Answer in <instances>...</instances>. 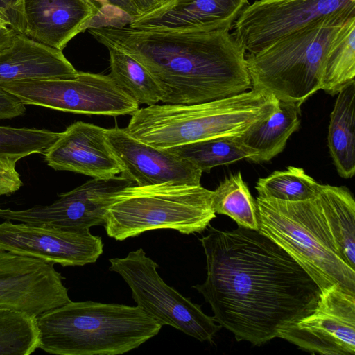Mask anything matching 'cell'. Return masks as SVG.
<instances>
[{
	"label": "cell",
	"instance_id": "1",
	"mask_svg": "<svg viewBox=\"0 0 355 355\" xmlns=\"http://www.w3.org/2000/svg\"><path fill=\"white\" fill-rule=\"evenodd\" d=\"M200 241L207 277L193 288L210 304L216 322L237 341L260 346L314 309L319 286L288 253L258 230L211 227Z\"/></svg>",
	"mask_w": 355,
	"mask_h": 355
},
{
	"label": "cell",
	"instance_id": "2",
	"mask_svg": "<svg viewBox=\"0 0 355 355\" xmlns=\"http://www.w3.org/2000/svg\"><path fill=\"white\" fill-rule=\"evenodd\" d=\"M89 32L107 49L143 64L159 87L164 104L205 103L252 88L246 51L230 30L164 31L126 25Z\"/></svg>",
	"mask_w": 355,
	"mask_h": 355
},
{
	"label": "cell",
	"instance_id": "3",
	"mask_svg": "<svg viewBox=\"0 0 355 355\" xmlns=\"http://www.w3.org/2000/svg\"><path fill=\"white\" fill-rule=\"evenodd\" d=\"M38 349L58 355H117L162 327L139 306L71 301L36 318Z\"/></svg>",
	"mask_w": 355,
	"mask_h": 355
},
{
	"label": "cell",
	"instance_id": "4",
	"mask_svg": "<svg viewBox=\"0 0 355 355\" xmlns=\"http://www.w3.org/2000/svg\"><path fill=\"white\" fill-rule=\"evenodd\" d=\"M273 95L251 88L229 97L190 105L139 108L125 128L133 137L166 149L201 140L241 136L277 107Z\"/></svg>",
	"mask_w": 355,
	"mask_h": 355
},
{
	"label": "cell",
	"instance_id": "5",
	"mask_svg": "<svg viewBox=\"0 0 355 355\" xmlns=\"http://www.w3.org/2000/svg\"><path fill=\"white\" fill-rule=\"evenodd\" d=\"M258 231L288 253L320 290L337 284L355 293V269L339 256L318 198L256 199Z\"/></svg>",
	"mask_w": 355,
	"mask_h": 355
},
{
	"label": "cell",
	"instance_id": "6",
	"mask_svg": "<svg viewBox=\"0 0 355 355\" xmlns=\"http://www.w3.org/2000/svg\"><path fill=\"white\" fill-rule=\"evenodd\" d=\"M212 195L213 191L201 184H132L109 206L103 226L107 236L116 241L159 229L200 233L216 218Z\"/></svg>",
	"mask_w": 355,
	"mask_h": 355
},
{
	"label": "cell",
	"instance_id": "7",
	"mask_svg": "<svg viewBox=\"0 0 355 355\" xmlns=\"http://www.w3.org/2000/svg\"><path fill=\"white\" fill-rule=\"evenodd\" d=\"M349 17L324 19L248 53L246 63L252 88L300 107L320 89L328 49Z\"/></svg>",
	"mask_w": 355,
	"mask_h": 355
},
{
	"label": "cell",
	"instance_id": "8",
	"mask_svg": "<svg viewBox=\"0 0 355 355\" xmlns=\"http://www.w3.org/2000/svg\"><path fill=\"white\" fill-rule=\"evenodd\" d=\"M109 261V270L127 283L137 306L162 326H171L201 342H211L221 329L200 305L165 283L157 270L158 264L142 248Z\"/></svg>",
	"mask_w": 355,
	"mask_h": 355
},
{
	"label": "cell",
	"instance_id": "9",
	"mask_svg": "<svg viewBox=\"0 0 355 355\" xmlns=\"http://www.w3.org/2000/svg\"><path fill=\"white\" fill-rule=\"evenodd\" d=\"M24 105L73 114L116 116L132 114L138 103L109 75L77 71L71 77L1 83Z\"/></svg>",
	"mask_w": 355,
	"mask_h": 355
},
{
	"label": "cell",
	"instance_id": "10",
	"mask_svg": "<svg viewBox=\"0 0 355 355\" xmlns=\"http://www.w3.org/2000/svg\"><path fill=\"white\" fill-rule=\"evenodd\" d=\"M355 15V0H257L234 24L233 34L246 52L327 19Z\"/></svg>",
	"mask_w": 355,
	"mask_h": 355
},
{
	"label": "cell",
	"instance_id": "11",
	"mask_svg": "<svg viewBox=\"0 0 355 355\" xmlns=\"http://www.w3.org/2000/svg\"><path fill=\"white\" fill-rule=\"evenodd\" d=\"M279 338L312 354H355V293L335 284L321 291L314 309Z\"/></svg>",
	"mask_w": 355,
	"mask_h": 355
},
{
	"label": "cell",
	"instance_id": "12",
	"mask_svg": "<svg viewBox=\"0 0 355 355\" xmlns=\"http://www.w3.org/2000/svg\"><path fill=\"white\" fill-rule=\"evenodd\" d=\"M101 236L89 229L6 220L0 223V250L65 266L95 263L103 252Z\"/></svg>",
	"mask_w": 355,
	"mask_h": 355
},
{
	"label": "cell",
	"instance_id": "13",
	"mask_svg": "<svg viewBox=\"0 0 355 355\" xmlns=\"http://www.w3.org/2000/svg\"><path fill=\"white\" fill-rule=\"evenodd\" d=\"M132 184L134 182L123 175L93 178L60 194L58 199L48 205L23 210L0 208V218L69 228L89 229L103 225L109 206L120 192Z\"/></svg>",
	"mask_w": 355,
	"mask_h": 355
},
{
	"label": "cell",
	"instance_id": "14",
	"mask_svg": "<svg viewBox=\"0 0 355 355\" xmlns=\"http://www.w3.org/2000/svg\"><path fill=\"white\" fill-rule=\"evenodd\" d=\"M54 263L0 250V307L37 317L71 301Z\"/></svg>",
	"mask_w": 355,
	"mask_h": 355
},
{
	"label": "cell",
	"instance_id": "15",
	"mask_svg": "<svg viewBox=\"0 0 355 355\" xmlns=\"http://www.w3.org/2000/svg\"><path fill=\"white\" fill-rule=\"evenodd\" d=\"M106 142L121 166V175L137 186L166 182L200 185L202 172L187 159L131 136L125 128L105 129Z\"/></svg>",
	"mask_w": 355,
	"mask_h": 355
},
{
	"label": "cell",
	"instance_id": "16",
	"mask_svg": "<svg viewBox=\"0 0 355 355\" xmlns=\"http://www.w3.org/2000/svg\"><path fill=\"white\" fill-rule=\"evenodd\" d=\"M105 129L83 121L72 123L44 150L45 162L55 170L93 178L121 173V166L106 142Z\"/></svg>",
	"mask_w": 355,
	"mask_h": 355
},
{
	"label": "cell",
	"instance_id": "17",
	"mask_svg": "<svg viewBox=\"0 0 355 355\" xmlns=\"http://www.w3.org/2000/svg\"><path fill=\"white\" fill-rule=\"evenodd\" d=\"M248 0H171L148 14L133 19L128 26L175 31L231 30Z\"/></svg>",
	"mask_w": 355,
	"mask_h": 355
},
{
	"label": "cell",
	"instance_id": "18",
	"mask_svg": "<svg viewBox=\"0 0 355 355\" xmlns=\"http://www.w3.org/2000/svg\"><path fill=\"white\" fill-rule=\"evenodd\" d=\"M99 10L91 0H24V34L62 51Z\"/></svg>",
	"mask_w": 355,
	"mask_h": 355
},
{
	"label": "cell",
	"instance_id": "19",
	"mask_svg": "<svg viewBox=\"0 0 355 355\" xmlns=\"http://www.w3.org/2000/svg\"><path fill=\"white\" fill-rule=\"evenodd\" d=\"M78 71L62 51L16 33L11 44L0 53V84L31 79L71 77Z\"/></svg>",
	"mask_w": 355,
	"mask_h": 355
},
{
	"label": "cell",
	"instance_id": "20",
	"mask_svg": "<svg viewBox=\"0 0 355 355\" xmlns=\"http://www.w3.org/2000/svg\"><path fill=\"white\" fill-rule=\"evenodd\" d=\"M300 107L279 101L276 110L239 137V141L253 162H268L285 148L291 135L300 125Z\"/></svg>",
	"mask_w": 355,
	"mask_h": 355
},
{
	"label": "cell",
	"instance_id": "21",
	"mask_svg": "<svg viewBox=\"0 0 355 355\" xmlns=\"http://www.w3.org/2000/svg\"><path fill=\"white\" fill-rule=\"evenodd\" d=\"M328 147L338 175L355 173V82L338 94L330 114Z\"/></svg>",
	"mask_w": 355,
	"mask_h": 355
},
{
	"label": "cell",
	"instance_id": "22",
	"mask_svg": "<svg viewBox=\"0 0 355 355\" xmlns=\"http://www.w3.org/2000/svg\"><path fill=\"white\" fill-rule=\"evenodd\" d=\"M340 257L355 269V201L345 187L322 184L317 197Z\"/></svg>",
	"mask_w": 355,
	"mask_h": 355
},
{
	"label": "cell",
	"instance_id": "23",
	"mask_svg": "<svg viewBox=\"0 0 355 355\" xmlns=\"http://www.w3.org/2000/svg\"><path fill=\"white\" fill-rule=\"evenodd\" d=\"M355 15L349 17L337 31L328 49L320 89L338 94L355 82Z\"/></svg>",
	"mask_w": 355,
	"mask_h": 355
},
{
	"label": "cell",
	"instance_id": "24",
	"mask_svg": "<svg viewBox=\"0 0 355 355\" xmlns=\"http://www.w3.org/2000/svg\"><path fill=\"white\" fill-rule=\"evenodd\" d=\"M110 77L138 104L148 106L162 101V93L157 83L139 62L130 55L108 49Z\"/></svg>",
	"mask_w": 355,
	"mask_h": 355
},
{
	"label": "cell",
	"instance_id": "25",
	"mask_svg": "<svg viewBox=\"0 0 355 355\" xmlns=\"http://www.w3.org/2000/svg\"><path fill=\"white\" fill-rule=\"evenodd\" d=\"M239 137L208 139L166 150L188 160L202 173H209L216 166L248 159L249 155L240 144Z\"/></svg>",
	"mask_w": 355,
	"mask_h": 355
},
{
	"label": "cell",
	"instance_id": "26",
	"mask_svg": "<svg viewBox=\"0 0 355 355\" xmlns=\"http://www.w3.org/2000/svg\"><path fill=\"white\" fill-rule=\"evenodd\" d=\"M216 214L230 217L238 226L258 230L257 206L240 171L232 174L213 191Z\"/></svg>",
	"mask_w": 355,
	"mask_h": 355
},
{
	"label": "cell",
	"instance_id": "27",
	"mask_svg": "<svg viewBox=\"0 0 355 355\" xmlns=\"http://www.w3.org/2000/svg\"><path fill=\"white\" fill-rule=\"evenodd\" d=\"M303 168L288 166L276 171L266 178H259L255 189L258 196L284 201L299 202L315 199L322 189Z\"/></svg>",
	"mask_w": 355,
	"mask_h": 355
},
{
	"label": "cell",
	"instance_id": "28",
	"mask_svg": "<svg viewBox=\"0 0 355 355\" xmlns=\"http://www.w3.org/2000/svg\"><path fill=\"white\" fill-rule=\"evenodd\" d=\"M37 317L0 307V355H29L38 349Z\"/></svg>",
	"mask_w": 355,
	"mask_h": 355
},
{
	"label": "cell",
	"instance_id": "29",
	"mask_svg": "<svg viewBox=\"0 0 355 355\" xmlns=\"http://www.w3.org/2000/svg\"><path fill=\"white\" fill-rule=\"evenodd\" d=\"M60 132L48 130L0 126V157L18 161L35 153H43Z\"/></svg>",
	"mask_w": 355,
	"mask_h": 355
},
{
	"label": "cell",
	"instance_id": "30",
	"mask_svg": "<svg viewBox=\"0 0 355 355\" xmlns=\"http://www.w3.org/2000/svg\"><path fill=\"white\" fill-rule=\"evenodd\" d=\"M16 164L14 159L0 157V196L15 193L23 184Z\"/></svg>",
	"mask_w": 355,
	"mask_h": 355
},
{
	"label": "cell",
	"instance_id": "31",
	"mask_svg": "<svg viewBox=\"0 0 355 355\" xmlns=\"http://www.w3.org/2000/svg\"><path fill=\"white\" fill-rule=\"evenodd\" d=\"M0 12L6 16L10 28L24 34V0H0Z\"/></svg>",
	"mask_w": 355,
	"mask_h": 355
},
{
	"label": "cell",
	"instance_id": "32",
	"mask_svg": "<svg viewBox=\"0 0 355 355\" xmlns=\"http://www.w3.org/2000/svg\"><path fill=\"white\" fill-rule=\"evenodd\" d=\"M25 111V105L0 85V119L19 116L23 115Z\"/></svg>",
	"mask_w": 355,
	"mask_h": 355
},
{
	"label": "cell",
	"instance_id": "33",
	"mask_svg": "<svg viewBox=\"0 0 355 355\" xmlns=\"http://www.w3.org/2000/svg\"><path fill=\"white\" fill-rule=\"evenodd\" d=\"M170 1L171 0H126L134 10L136 17L148 14L159 9Z\"/></svg>",
	"mask_w": 355,
	"mask_h": 355
},
{
	"label": "cell",
	"instance_id": "34",
	"mask_svg": "<svg viewBox=\"0 0 355 355\" xmlns=\"http://www.w3.org/2000/svg\"><path fill=\"white\" fill-rule=\"evenodd\" d=\"M16 33H17L10 27L0 30V53L11 44Z\"/></svg>",
	"mask_w": 355,
	"mask_h": 355
},
{
	"label": "cell",
	"instance_id": "35",
	"mask_svg": "<svg viewBox=\"0 0 355 355\" xmlns=\"http://www.w3.org/2000/svg\"><path fill=\"white\" fill-rule=\"evenodd\" d=\"M10 27L6 16L0 12V30Z\"/></svg>",
	"mask_w": 355,
	"mask_h": 355
},
{
	"label": "cell",
	"instance_id": "36",
	"mask_svg": "<svg viewBox=\"0 0 355 355\" xmlns=\"http://www.w3.org/2000/svg\"><path fill=\"white\" fill-rule=\"evenodd\" d=\"M95 3L99 8L110 5L108 0H91Z\"/></svg>",
	"mask_w": 355,
	"mask_h": 355
}]
</instances>
